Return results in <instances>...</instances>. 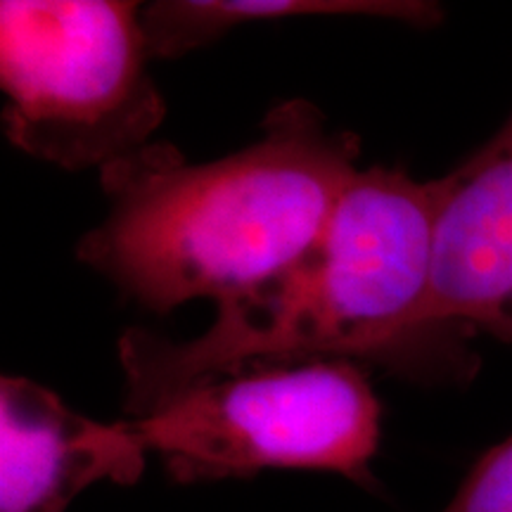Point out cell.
I'll return each mask as SVG.
<instances>
[{
  "instance_id": "1",
  "label": "cell",
  "mask_w": 512,
  "mask_h": 512,
  "mask_svg": "<svg viewBox=\"0 0 512 512\" xmlns=\"http://www.w3.org/2000/svg\"><path fill=\"white\" fill-rule=\"evenodd\" d=\"M437 183L401 166L358 169L323 240L290 271L216 306L200 337H121L126 413L133 420L254 368L325 358H382L425 377L472 373L470 356L425 328Z\"/></svg>"
},
{
  "instance_id": "2",
  "label": "cell",
  "mask_w": 512,
  "mask_h": 512,
  "mask_svg": "<svg viewBox=\"0 0 512 512\" xmlns=\"http://www.w3.org/2000/svg\"><path fill=\"white\" fill-rule=\"evenodd\" d=\"M361 143L316 105L280 102L261 138L207 164L150 145L102 171L110 209L79 242V261L155 313L190 299L216 306L290 271L323 240Z\"/></svg>"
},
{
  "instance_id": "3",
  "label": "cell",
  "mask_w": 512,
  "mask_h": 512,
  "mask_svg": "<svg viewBox=\"0 0 512 512\" xmlns=\"http://www.w3.org/2000/svg\"><path fill=\"white\" fill-rule=\"evenodd\" d=\"M140 5L121 0H3V124L15 147L67 171L131 162L164 121L147 72Z\"/></svg>"
},
{
  "instance_id": "4",
  "label": "cell",
  "mask_w": 512,
  "mask_h": 512,
  "mask_svg": "<svg viewBox=\"0 0 512 512\" xmlns=\"http://www.w3.org/2000/svg\"><path fill=\"white\" fill-rule=\"evenodd\" d=\"M176 482L323 470L375 486L380 401L347 358L254 368L190 389L131 420Z\"/></svg>"
},
{
  "instance_id": "5",
  "label": "cell",
  "mask_w": 512,
  "mask_h": 512,
  "mask_svg": "<svg viewBox=\"0 0 512 512\" xmlns=\"http://www.w3.org/2000/svg\"><path fill=\"white\" fill-rule=\"evenodd\" d=\"M434 183L425 328L460 354H467L472 332L512 344V114L475 155Z\"/></svg>"
},
{
  "instance_id": "6",
  "label": "cell",
  "mask_w": 512,
  "mask_h": 512,
  "mask_svg": "<svg viewBox=\"0 0 512 512\" xmlns=\"http://www.w3.org/2000/svg\"><path fill=\"white\" fill-rule=\"evenodd\" d=\"M145 456L131 422L86 418L27 377L0 380V512H67L105 479L136 484Z\"/></svg>"
},
{
  "instance_id": "7",
  "label": "cell",
  "mask_w": 512,
  "mask_h": 512,
  "mask_svg": "<svg viewBox=\"0 0 512 512\" xmlns=\"http://www.w3.org/2000/svg\"><path fill=\"white\" fill-rule=\"evenodd\" d=\"M309 15L382 17L418 29H432L444 19L437 3L420 0H162L140 10V27L152 60H174L242 24Z\"/></svg>"
},
{
  "instance_id": "8",
  "label": "cell",
  "mask_w": 512,
  "mask_h": 512,
  "mask_svg": "<svg viewBox=\"0 0 512 512\" xmlns=\"http://www.w3.org/2000/svg\"><path fill=\"white\" fill-rule=\"evenodd\" d=\"M441 512H512V437L482 453Z\"/></svg>"
}]
</instances>
